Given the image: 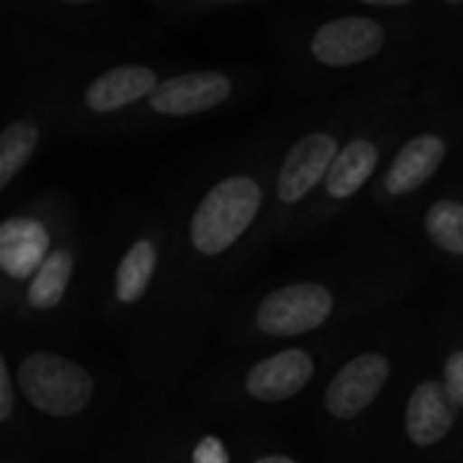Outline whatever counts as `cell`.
I'll return each mask as SVG.
<instances>
[{"label": "cell", "instance_id": "cell-1", "mask_svg": "<svg viewBox=\"0 0 463 463\" xmlns=\"http://www.w3.org/2000/svg\"><path fill=\"white\" fill-rule=\"evenodd\" d=\"M296 117L255 128L198 160L168 193L171 258L157 323L130 358L146 402L179 393L217 317L247 274L260 233L279 152Z\"/></svg>", "mask_w": 463, "mask_h": 463}, {"label": "cell", "instance_id": "cell-2", "mask_svg": "<svg viewBox=\"0 0 463 463\" xmlns=\"http://www.w3.org/2000/svg\"><path fill=\"white\" fill-rule=\"evenodd\" d=\"M431 279L429 263L391 225L347 220L307 263L231 293L214 339L228 355L315 339L415 304Z\"/></svg>", "mask_w": 463, "mask_h": 463}, {"label": "cell", "instance_id": "cell-3", "mask_svg": "<svg viewBox=\"0 0 463 463\" xmlns=\"http://www.w3.org/2000/svg\"><path fill=\"white\" fill-rule=\"evenodd\" d=\"M263 27L285 90L304 100L320 103L426 65L423 0L277 3Z\"/></svg>", "mask_w": 463, "mask_h": 463}, {"label": "cell", "instance_id": "cell-4", "mask_svg": "<svg viewBox=\"0 0 463 463\" xmlns=\"http://www.w3.org/2000/svg\"><path fill=\"white\" fill-rule=\"evenodd\" d=\"M98 239L73 198L41 190L19 201L0 225V315L19 339L65 336L92 304Z\"/></svg>", "mask_w": 463, "mask_h": 463}, {"label": "cell", "instance_id": "cell-5", "mask_svg": "<svg viewBox=\"0 0 463 463\" xmlns=\"http://www.w3.org/2000/svg\"><path fill=\"white\" fill-rule=\"evenodd\" d=\"M431 307H402L366 326L309 404L323 463H372L388 418L431 350Z\"/></svg>", "mask_w": 463, "mask_h": 463}, {"label": "cell", "instance_id": "cell-6", "mask_svg": "<svg viewBox=\"0 0 463 463\" xmlns=\"http://www.w3.org/2000/svg\"><path fill=\"white\" fill-rule=\"evenodd\" d=\"M372 323V320H369ZM369 323L347 326L315 339L225 355L201 374H190L182 396L193 412L239 426H263L312 404L323 380Z\"/></svg>", "mask_w": 463, "mask_h": 463}, {"label": "cell", "instance_id": "cell-7", "mask_svg": "<svg viewBox=\"0 0 463 463\" xmlns=\"http://www.w3.org/2000/svg\"><path fill=\"white\" fill-rule=\"evenodd\" d=\"M171 203L168 193L122 203L98 239L92 309L98 320L119 334L128 358L149 339L168 277Z\"/></svg>", "mask_w": 463, "mask_h": 463}, {"label": "cell", "instance_id": "cell-8", "mask_svg": "<svg viewBox=\"0 0 463 463\" xmlns=\"http://www.w3.org/2000/svg\"><path fill=\"white\" fill-rule=\"evenodd\" d=\"M415 68H423V65H415ZM407 71L347 90L342 95L320 100L304 114H296L293 133L288 136L279 152L277 168H274L269 209H266L260 233L252 244L247 271H252L260 260H266L269 255L290 244L296 225L301 222V217L317 198L328 171L334 168L336 157L342 155V149L347 146L358 125L372 114V109L388 95V90Z\"/></svg>", "mask_w": 463, "mask_h": 463}, {"label": "cell", "instance_id": "cell-9", "mask_svg": "<svg viewBox=\"0 0 463 463\" xmlns=\"http://www.w3.org/2000/svg\"><path fill=\"white\" fill-rule=\"evenodd\" d=\"M463 163V92L429 68L426 84L374 187L350 220L396 225Z\"/></svg>", "mask_w": 463, "mask_h": 463}, {"label": "cell", "instance_id": "cell-10", "mask_svg": "<svg viewBox=\"0 0 463 463\" xmlns=\"http://www.w3.org/2000/svg\"><path fill=\"white\" fill-rule=\"evenodd\" d=\"M0 19L11 60L87 62L152 52L138 0H8Z\"/></svg>", "mask_w": 463, "mask_h": 463}, {"label": "cell", "instance_id": "cell-11", "mask_svg": "<svg viewBox=\"0 0 463 463\" xmlns=\"http://www.w3.org/2000/svg\"><path fill=\"white\" fill-rule=\"evenodd\" d=\"M0 364L49 450L79 448L109 412L114 396L109 377L71 347L43 339H5Z\"/></svg>", "mask_w": 463, "mask_h": 463}, {"label": "cell", "instance_id": "cell-12", "mask_svg": "<svg viewBox=\"0 0 463 463\" xmlns=\"http://www.w3.org/2000/svg\"><path fill=\"white\" fill-rule=\"evenodd\" d=\"M429 68H412L407 71L388 95L372 109V114L358 125L342 155L336 157L334 168L328 171L317 198L296 225L290 244L307 241L317 236L320 231L331 228L339 220H350L353 212L364 203L369 190L374 187L377 176L383 174L393 144L426 84ZM288 244V247H290Z\"/></svg>", "mask_w": 463, "mask_h": 463}, {"label": "cell", "instance_id": "cell-13", "mask_svg": "<svg viewBox=\"0 0 463 463\" xmlns=\"http://www.w3.org/2000/svg\"><path fill=\"white\" fill-rule=\"evenodd\" d=\"M174 68L163 60L109 57L62 62L60 141L117 138L122 122L157 90Z\"/></svg>", "mask_w": 463, "mask_h": 463}, {"label": "cell", "instance_id": "cell-14", "mask_svg": "<svg viewBox=\"0 0 463 463\" xmlns=\"http://www.w3.org/2000/svg\"><path fill=\"white\" fill-rule=\"evenodd\" d=\"M271 71L252 62H212L174 68L157 90L122 122L117 138L165 130L212 114H222L255 98Z\"/></svg>", "mask_w": 463, "mask_h": 463}, {"label": "cell", "instance_id": "cell-15", "mask_svg": "<svg viewBox=\"0 0 463 463\" xmlns=\"http://www.w3.org/2000/svg\"><path fill=\"white\" fill-rule=\"evenodd\" d=\"M463 418L431 350L399 396L372 463H461Z\"/></svg>", "mask_w": 463, "mask_h": 463}, {"label": "cell", "instance_id": "cell-16", "mask_svg": "<svg viewBox=\"0 0 463 463\" xmlns=\"http://www.w3.org/2000/svg\"><path fill=\"white\" fill-rule=\"evenodd\" d=\"M62 62L11 60L0 125V195L11 198L33 160L60 138Z\"/></svg>", "mask_w": 463, "mask_h": 463}, {"label": "cell", "instance_id": "cell-17", "mask_svg": "<svg viewBox=\"0 0 463 463\" xmlns=\"http://www.w3.org/2000/svg\"><path fill=\"white\" fill-rule=\"evenodd\" d=\"M393 231L418 250L434 277H445L450 285L463 282V163L412 206Z\"/></svg>", "mask_w": 463, "mask_h": 463}, {"label": "cell", "instance_id": "cell-18", "mask_svg": "<svg viewBox=\"0 0 463 463\" xmlns=\"http://www.w3.org/2000/svg\"><path fill=\"white\" fill-rule=\"evenodd\" d=\"M138 5L152 49L190 33L266 22L277 8V3L269 0H138Z\"/></svg>", "mask_w": 463, "mask_h": 463}, {"label": "cell", "instance_id": "cell-19", "mask_svg": "<svg viewBox=\"0 0 463 463\" xmlns=\"http://www.w3.org/2000/svg\"><path fill=\"white\" fill-rule=\"evenodd\" d=\"M423 57L463 92V0H423Z\"/></svg>", "mask_w": 463, "mask_h": 463}, {"label": "cell", "instance_id": "cell-20", "mask_svg": "<svg viewBox=\"0 0 463 463\" xmlns=\"http://www.w3.org/2000/svg\"><path fill=\"white\" fill-rule=\"evenodd\" d=\"M431 361L463 418V290L450 285L448 296L431 307Z\"/></svg>", "mask_w": 463, "mask_h": 463}, {"label": "cell", "instance_id": "cell-21", "mask_svg": "<svg viewBox=\"0 0 463 463\" xmlns=\"http://www.w3.org/2000/svg\"><path fill=\"white\" fill-rule=\"evenodd\" d=\"M0 463H43V442L35 434L8 369L0 364Z\"/></svg>", "mask_w": 463, "mask_h": 463}, {"label": "cell", "instance_id": "cell-22", "mask_svg": "<svg viewBox=\"0 0 463 463\" xmlns=\"http://www.w3.org/2000/svg\"><path fill=\"white\" fill-rule=\"evenodd\" d=\"M198 445L193 448L182 426H155L133 437L125 448L103 463H198Z\"/></svg>", "mask_w": 463, "mask_h": 463}, {"label": "cell", "instance_id": "cell-23", "mask_svg": "<svg viewBox=\"0 0 463 463\" xmlns=\"http://www.w3.org/2000/svg\"><path fill=\"white\" fill-rule=\"evenodd\" d=\"M228 463H309L282 437L263 426H239L225 442Z\"/></svg>", "mask_w": 463, "mask_h": 463}, {"label": "cell", "instance_id": "cell-24", "mask_svg": "<svg viewBox=\"0 0 463 463\" xmlns=\"http://www.w3.org/2000/svg\"><path fill=\"white\" fill-rule=\"evenodd\" d=\"M456 288H461V290H463V282H458V285H456Z\"/></svg>", "mask_w": 463, "mask_h": 463}, {"label": "cell", "instance_id": "cell-25", "mask_svg": "<svg viewBox=\"0 0 463 463\" xmlns=\"http://www.w3.org/2000/svg\"><path fill=\"white\" fill-rule=\"evenodd\" d=\"M461 463H463V458H461Z\"/></svg>", "mask_w": 463, "mask_h": 463}]
</instances>
